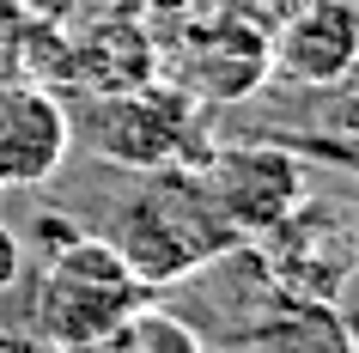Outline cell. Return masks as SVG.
<instances>
[{"label": "cell", "mask_w": 359, "mask_h": 353, "mask_svg": "<svg viewBox=\"0 0 359 353\" xmlns=\"http://www.w3.org/2000/svg\"><path fill=\"white\" fill-rule=\"evenodd\" d=\"M104 341H110V353H208L201 335H195L183 317L152 311V305H140L134 317H122Z\"/></svg>", "instance_id": "obj_9"}, {"label": "cell", "mask_w": 359, "mask_h": 353, "mask_svg": "<svg viewBox=\"0 0 359 353\" xmlns=\"http://www.w3.org/2000/svg\"><path fill=\"white\" fill-rule=\"evenodd\" d=\"M0 353H55V347L37 329H25V335H0Z\"/></svg>", "instance_id": "obj_12"}, {"label": "cell", "mask_w": 359, "mask_h": 353, "mask_svg": "<svg viewBox=\"0 0 359 353\" xmlns=\"http://www.w3.org/2000/svg\"><path fill=\"white\" fill-rule=\"evenodd\" d=\"M55 353H110V341H74V347H55Z\"/></svg>", "instance_id": "obj_13"}, {"label": "cell", "mask_w": 359, "mask_h": 353, "mask_svg": "<svg viewBox=\"0 0 359 353\" xmlns=\"http://www.w3.org/2000/svg\"><path fill=\"white\" fill-rule=\"evenodd\" d=\"M201 189L213 195L219 220L238 232V238H262L304 201V159L292 147H274V140H238V147H213L201 159Z\"/></svg>", "instance_id": "obj_4"}, {"label": "cell", "mask_w": 359, "mask_h": 353, "mask_svg": "<svg viewBox=\"0 0 359 353\" xmlns=\"http://www.w3.org/2000/svg\"><path fill=\"white\" fill-rule=\"evenodd\" d=\"M250 353H353L347 323L329 298H286L280 317L250 329Z\"/></svg>", "instance_id": "obj_8"}, {"label": "cell", "mask_w": 359, "mask_h": 353, "mask_svg": "<svg viewBox=\"0 0 359 353\" xmlns=\"http://www.w3.org/2000/svg\"><path fill=\"white\" fill-rule=\"evenodd\" d=\"M74 152V116L49 86L13 79L0 86V189L49 183Z\"/></svg>", "instance_id": "obj_5"}, {"label": "cell", "mask_w": 359, "mask_h": 353, "mask_svg": "<svg viewBox=\"0 0 359 353\" xmlns=\"http://www.w3.org/2000/svg\"><path fill=\"white\" fill-rule=\"evenodd\" d=\"M147 286L134 280V268L116 256L110 238L79 232L74 244H61L43 262L37 293H31V329L49 347H74V341H104V335L147 305Z\"/></svg>", "instance_id": "obj_2"}, {"label": "cell", "mask_w": 359, "mask_h": 353, "mask_svg": "<svg viewBox=\"0 0 359 353\" xmlns=\"http://www.w3.org/2000/svg\"><path fill=\"white\" fill-rule=\"evenodd\" d=\"M19 274H25V232H13L0 220V293H13Z\"/></svg>", "instance_id": "obj_10"}, {"label": "cell", "mask_w": 359, "mask_h": 353, "mask_svg": "<svg viewBox=\"0 0 359 353\" xmlns=\"http://www.w3.org/2000/svg\"><path fill=\"white\" fill-rule=\"evenodd\" d=\"M359 61V13L353 0H304L286 25L268 37V74L292 79V86H347Z\"/></svg>", "instance_id": "obj_6"}, {"label": "cell", "mask_w": 359, "mask_h": 353, "mask_svg": "<svg viewBox=\"0 0 359 353\" xmlns=\"http://www.w3.org/2000/svg\"><path fill=\"white\" fill-rule=\"evenodd\" d=\"M74 140H92L97 159H110L122 171H158V165H189L195 140V98L183 86L147 79L128 92H97Z\"/></svg>", "instance_id": "obj_3"}, {"label": "cell", "mask_w": 359, "mask_h": 353, "mask_svg": "<svg viewBox=\"0 0 359 353\" xmlns=\"http://www.w3.org/2000/svg\"><path fill=\"white\" fill-rule=\"evenodd\" d=\"M140 177H147V183L110 213V232H104V238L116 244V256L134 268V280H140L147 293L208 274L213 262H226L231 250L244 244L226 220H219L213 195L201 189V171L158 165V171H140Z\"/></svg>", "instance_id": "obj_1"}, {"label": "cell", "mask_w": 359, "mask_h": 353, "mask_svg": "<svg viewBox=\"0 0 359 353\" xmlns=\"http://www.w3.org/2000/svg\"><path fill=\"white\" fill-rule=\"evenodd\" d=\"M268 79V37L244 19H219L201 31V43L183 61V92L189 98H250Z\"/></svg>", "instance_id": "obj_7"}, {"label": "cell", "mask_w": 359, "mask_h": 353, "mask_svg": "<svg viewBox=\"0 0 359 353\" xmlns=\"http://www.w3.org/2000/svg\"><path fill=\"white\" fill-rule=\"evenodd\" d=\"M31 238H43V256H55L61 244L79 238V225L74 220H55V213H37V220H31Z\"/></svg>", "instance_id": "obj_11"}]
</instances>
